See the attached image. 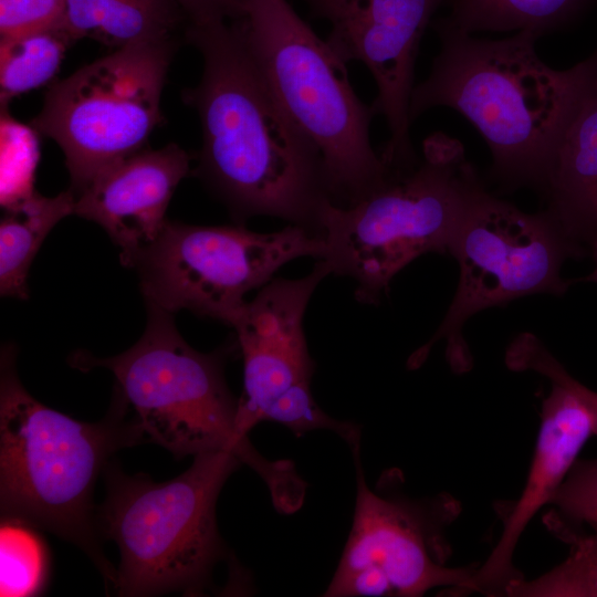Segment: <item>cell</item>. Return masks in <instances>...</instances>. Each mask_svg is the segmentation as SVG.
Listing matches in <instances>:
<instances>
[{
	"instance_id": "4316f807",
	"label": "cell",
	"mask_w": 597,
	"mask_h": 597,
	"mask_svg": "<svg viewBox=\"0 0 597 597\" xmlns=\"http://www.w3.org/2000/svg\"><path fill=\"white\" fill-rule=\"evenodd\" d=\"M185 13L188 24L234 21L244 14L242 0H174Z\"/></svg>"
},
{
	"instance_id": "8992f818",
	"label": "cell",
	"mask_w": 597,
	"mask_h": 597,
	"mask_svg": "<svg viewBox=\"0 0 597 597\" xmlns=\"http://www.w3.org/2000/svg\"><path fill=\"white\" fill-rule=\"evenodd\" d=\"M241 464L231 451L202 452L184 473L160 483L145 474L127 475L116 462L105 467L106 498L95 524L98 535L119 549L117 596L216 591L214 569L229 557L216 506Z\"/></svg>"
},
{
	"instance_id": "5bb4252c",
	"label": "cell",
	"mask_w": 597,
	"mask_h": 597,
	"mask_svg": "<svg viewBox=\"0 0 597 597\" xmlns=\"http://www.w3.org/2000/svg\"><path fill=\"white\" fill-rule=\"evenodd\" d=\"M551 384L542 404L540 431L524 488L505 512L502 534L469 579L465 595L504 596L511 584L524 578L513 563L516 545L536 513L552 503L580 450L594 436L595 419L586 404L568 388Z\"/></svg>"
},
{
	"instance_id": "5b68a950",
	"label": "cell",
	"mask_w": 597,
	"mask_h": 597,
	"mask_svg": "<svg viewBox=\"0 0 597 597\" xmlns=\"http://www.w3.org/2000/svg\"><path fill=\"white\" fill-rule=\"evenodd\" d=\"M485 190L461 142L428 136L422 155L390 166L383 182L359 201L328 202L320 234L331 274L350 277L360 303L377 304L391 280L429 252L449 254L465 217Z\"/></svg>"
},
{
	"instance_id": "7402d4cb",
	"label": "cell",
	"mask_w": 597,
	"mask_h": 597,
	"mask_svg": "<svg viewBox=\"0 0 597 597\" xmlns=\"http://www.w3.org/2000/svg\"><path fill=\"white\" fill-rule=\"evenodd\" d=\"M567 558L547 573L511 584L507 597H597V528L569 541Z\"/></svg>"
},
{
	"instance_id": "2e32d148",
	"label": "cell",
	"mask_w": 597,
	"mask_h": 597,
	"mask_svg": "<svg viewBox=\"0 0 597 597\" xmlns=\"http://www.w3.org/2000/svg\"><path fill=\"white\" fill-rule=\"evenodd\" d=\"M544 193L545 209L576 243L597 235V94L569 124Z\"/></svg>"
},
{
	"instance_id": "484cf974",
	"label": "cell",
	"mask_w": 597,
	"mask_h": 597,
	"mask_svg": "<svg viewBox=\"0 0 597 597\" xmlns=\"http://www.w3.org/2000/svg\"><path fill=\"white\" fill-rule=\"evenodd\" d=\"M66 0H0L1 39L20 38L61 27Z\"/></svg>"
},
{
	"instance_id": "ffe728a7",
	"label": "cell",
	"mask_w": 597,
	"mask_h": 597,
	"mask_svg": "<svg viewBox=\"0 0 597 597\" xmlns=\"http://www.w3.org/2000/svg\"><path fill=\"white\" fill-rule=\"evenodd\" d=\"M73 41L61 28L0 41V101L50 83Z\"/></svg>"
},
{
	"instance_id": "ac0fdd59",
	"label": "cell",
	"mask_w": 597,
	"mask_h": 597,
	"mask_svg": "<svg viewBox=\"0 0 597 597\" xmlns=\"http://www.w3.org/2000/svg\"><path fill=\"white\" fill-rule=\"evenodd\" d=\"M75 195L69 189L55 197L33 192L6 208L0 223V292L25 298L27 275L33 258L53 227L74 213Z\"/></svg>"
},
{
	"instance_id": "7a4b0ae2",
	"label": "cell",
	"mask_w": 597,
	"mask_h": 597,
	"mask_svg": "<svg viewBox=\"0 0 597 597\" xmlns=\"http://www.w3.org/2000/svg\"><path fill=\"white\" fill-rule=\"evenodd\" d=\"M432 27L440 50L428 77L413 87L411 123L437 106L457 111L485 140L495 178L544 192L569 124L597 94V50L569 69L555 70L537 55L541 36L532 31L488 40L446 17Z\"/></svg>"
},
{
	"instance_id": "52a82bcc",
	"label": "cell",
	"mask_w": 597,
	"mask_h": 597,
	"mask_svg": "<svg viewBox=\"0 0 597 597\" xmlns=\"http://www.w3.org/2000/svg\"><path fill=\"white\" fill-rule=\"evenodd\" d=\"M234 20L272 93L321 154L328 192L350 206L378 187L389 166L370 142L375 115L354 91L346 63L286 0H242Z\"/></svg>"
},
{
	"instance_id": "3957f363",
	"label": "cell",
	"mask_w": 597,
	"mask_h": 597,
	"mask_svg": "<svg viewBox=\"0 0 597 597\" xmlns=\"http://www.w3.org/2000/svg\"><path fill=\"white\" fill-rule=\"evenodd\" d=\"M15 348L0 359V511L69 541L93 561L106 586L117 569L103 554L93 491L112 455L142 442L144 432L115 390L105 417L85 422L36 400L15 369Z\"/></svg>"
},
{
	"instance_id": "4fadbf2b",
	"label": "cell",
	"mask_w": 597,
	"mask_h": 597,
	"mask_svg": "<svg viewBox=\"0 0 597 597\" xmlns=\"http://www.w3.org/2000/svg\"><path fill=\"white\" fill-rule=\"evenodd\" d=\"M332 27L326 39L345 62H362L377 95L371 107L386 119L390 137L381 151L388 165L416 163L410 140V100L421 38L447 0H303Z\"/></svg>"
},
{
	"instance_id": "6da1fadb",
	"label": "cell",
	"mask_w": 597,
	"mask_h": 597,
	"mask_svg": "<svg viewBox=\"0 0 597 597\" xmlns=\"http://www.w3.org/2000/svg\"><path fill=\"white\" fill-rule=\"evenodd\" d=\"M203 61L184 91L202 130L197 175L243 222L269 216L320 233L332 202L317 148L285 113L251 59L234 21L188 24Z\"/></svg>"
},
{
	"instance_id": "44dd1931",
	"label": "cell",
	"mask_w": 597,
	"mask_h": 597,
	"mask_svg": "<svg viewBox=\"0 0 597 597\" xmlns=\"http://www.w3.org/2000/svg\"><path fill=\"white\" fill-rule=\"evenodd\" d=\"M49 576L50 553L39 528L1 516L0 596H38L44 591Z\"/></svg>"
},
{
	"instance_id": "30bf717a",
	"label": "cell",
	"mask_w": 597,
	"mask_h": 597,
	"mask_svg": "<svg viewBox=\"0 0 597 597\" xmlns=\"http://www.w3.org/2000/svg\"><path fill=\"white\" fill-rule=\"evenodd\" d=\"M356 502L349 534L325 597H419L443 587L464 593L479 564L450 567L448 527L461 512L449 493L412 498L398 470L384 473L375 489L364 476L360 450Z\"/></svg>"
},
{
	"instance_id": "ba28073f",
	"label": "cell",
	"mask_w": 597,
	"mask_h": 597,
	"mask_svg": "<svg viewBox=\"0 0 597 597\" xmlns=\"http://www.w3.org/2000/svg\"><path fill=\"white\" fill-rule=\"evenodd\" d=\"M586 248L573 241L546 211L527 213L486 189L465 217L450 250L459 265L453 300L433 336L409 358L426 360L438 341L446 342L451 369L463 374L472 356L463 326L476 313L532 294L563 295L570 282L561 275L567 259Z\"/></svg>"
},
{
	"instance_id": "83f0119b",
	"label": "cell",
	"mask_w": 597,
	"mask_h": 597,
	"mask_svg": "<svg viewBox=\"0 0 597 597\" xmlns=\"http://www.w3.org/2000/svg\"><path fill=\"white\" fill-rule=\"evenodd\" d=\"M587 247H589L595 260V268L588 275L583 277L582 281L597 283V235L588 243Z\"/></svg>"
},
{
	"instance_id": "7c38bea8",
	"label": "cell",
	"mask_w": 597,
	"mask_h": 597,
	"mask_svg": "<svg viewBox=\"0 0 597 597\" xmlns=\"http://www.w3.org/2000/svg\"><path fill=\"white\" fill-rule=\"evenodd\" d=\"M329 274L327 263L318 259L303 277L272 279L245 303L231 325L243 358V394L238 410L242 433L269 421L295 436L329 430L352 452L360 450L359 426L327 415L311 390L314 362L303 320L313 293Z\"/></svg>"
},
{
	"instance_id": "277c9868",
	"label": "cell",
	"mask_w": 597,
	"mask_h": 597,
	"mask_svg": "<svg viewBox=\"0 0 597 597\" xmlns=\"http://www.w3.org/2000/svg\"><path fill=\"white\" fill-rule=\"evenodd\" d=\"M146 305L145 332L129 349L106 358L76 350L69 364L81 371L108 369L147 442L176 459L231 451L262 479L275 507L296 503L306 483L294 463L263 457L239 429V399L224 377L229 349L196 350L178 332L172 313L151 302Z\"/></svg>"
},
{
	"instance_id": "d4e9b609",
	"label": "cell",
	"mask_w": 597,
	"mask_h": 597,
	"mask_svg": "<svg viewBox=\"0 0 597 597\" xmlns=\"http://www.w3.org/2000/svg\"><path fill=\"white\" fill-rule=\"evenodd\" d=\"M509 363L513 371H535L575 392L593 412L594 436H597V392L574 378L537 336L532 333L522 335L511 348Z\"/></svg>"
},
{
	"instance_id": "8fae6325",
	"label": "cell",
	"mask_w": 597,
	"mask_h": 597,
	"mask_svg": "<svg viewBox=\"0 0 597 597\" xmlns=\"http://www.w3.org/2000/svg\"><path fill=\"white\" fill-rule=\"evenodd\" d=\"M321 234L303 227L260 233L242 226H192L167 220L135 258L146 302L175 313L188 310L231 326L245 296L292 260L322 259Z\"/></svg>"
},
{
	"instance_id": "d6986e66",
	"label": "cell",
	"mask_w": 597,
	"mask_h": 597,
	"mask_svg": "<svg viewBox=\"0 0 597 597\" xmlns=\"http://www.w3.org/2000/svg\"><path fill=\"white\" fill-rule=\"evenodd\" d=\"M596 0H447L446 18L469 32L532 31L540 36L574 21Z\"/></svg>"
},
{
	"instance_id": "603a6c76",
	"label": "cell",
	"mask_w": 597,
	"mask_h": 597,
	"mask_svg": "<svg viewBox=\"0 0 597 597\" xmlns=\"http://www.w3.org/2000/svg\"><path fill=\"white\" fill-rule=\"evenodd\" d=\"M546 524L559 538L569 541L576 528H597V458L576 460L552 503Z\"/></svg>"
},
{
	"instance_id": "9c48e42d",
	"label": "cell",
	"mask_w": 597,
	"mask_h": 597,
	"mask_svg": "<svg viewBox=\"0 0 597 597\" xmlns=\"http://www.w3.org/2000/svg\"><path fill=\"white\" fill-rule=\"evenodd\" d=\"M176 48L177 40L124 46L49 87L31 126L61 147L75 196L144 149L164 121L160 101Z\"/></svg>"
},
{
	"instance_id": "cb8c5ba5",
	"label": "cell",
	"mask_w": 597,
	"mask_h": 597,
	"mask_svg": "<svg viewBox=\"0 0 597 597\" xmlns=\"http://www.w3.org/2000/svg\"><path fill=\"white\" fill-rule=\"evenodd\" d=\"M1 202L6 208L31 196L32 176L38 159L32 130L2 116Z\"/></svg>"
},
{
	"instance_id": "e0dca14e",
	"label": "cell",
	"mask_w": 597,
	"mask_h": 597,
	"mask_svg": "<svg viewBox=\"0 0 597 597\" xmlns=\"http://www.w3.org/2000/svg\"><path fill=\"white\" fill-rule=\"evenodd\" d=\"M188 20L174 0H66L61 28L115 50L150 41L178 40Z\"/></svg>"
},
{
	"instance_id": "9a60e30c",
	"label": "cell",
	"mask_w": 597,
	"mask_h": 597,
	"mask_svg": "<svg viewBox=\"0 0 597 597\" xmlns=\"http://www.w3.org/2000/svg\"><path fill=\"white\" fill-rule=\"evenodd\" d=\"M190 172V156L178 145L142 149L98 174L75 196L74 214L100 224L121 249L122 263L160 233L168 203Z\"/></svg>"
}]
</instances>
